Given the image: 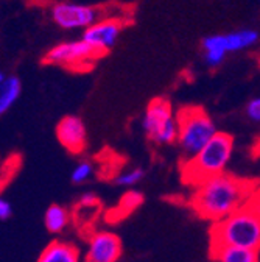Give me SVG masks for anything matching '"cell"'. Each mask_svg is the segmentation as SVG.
<instances>
[{"mask_svg": "<svg viewBox=\"0 0 260 262\" xmlns=\"http://www.w3.org/2000/svg\"><path fill=\"white\" fill-rule=\"evenodd\" d=\"M257 189L251 180L223 172L195 186L188 205L201 219L217 223L243 206Z\"/></svg>", "mask_w": 260, "mask_h": 262, "instance_id": "obj_1", "label": "cell"}, {"mask_svg": "<svg viewBox=\"0 0 260 262\" xmlns=\"http://www.w3.org/2000/svg\"><path fill=\"white\" fill-rule=\"evenodd\" d=\"M243 247L260 250V189L235 212L210 228V248Z\"/></svg>", "mask_w": 260, "mask_h": 262, "instance_id": "obj_2", "label": "cell"}, {"mask_svg": "<svg viewBox=\"0 0 260 262\" xmlns=\"http://www.w3.org/2000/svg\"><path fill=\"white\" fill-rule=\"evenodd\" d=\"M234 151V138L223 131L218 133L195 156L181 162L182 181L195 187L203 181L226 172Z\"/></svg>", "mask_w": 260, "mask_h": 262, "instance_id": "obj_3", "label": "cell"}, {"mask_svg": "<svg viewBox=\"0 0 260 262\" xmlns=\"http://www.w3.org/2000/svg\"><path fill=\"white\" fill-rule=\"evenodd\" d=\"M178 145L185 159L197 155L217 133L212 117L201 106H181L176 111Z\"/></svg>", "mask_w": 260, "mask_h": 262, "instance_id": "obj_4", "label": "cell"}, {"mask_svg": "<svg viewBox=\"0 0 260 262\" xmlns=\"http://www.w3.org/2000/svg\"><path fill=\"white\" fill-rule=\"evenodd\" d=\"M258 38V31L254 28H240L227 33L209 35L201 42L204 64L210 69H217L224 62L229 53L242 52L255 46Z\"/></svg>", "mask_w": 260, "mask_h": 262, "instance_id": "obj_5", "label": "cell"}, {"mask_svg": "<svg viewBox=\"0 0 260 262\" xmlns=\"http://www.w3.org/2000/svg\"><path fill=\"white\" fill-rule=\"evenodd\" d=\"M142 129L156 145H172L178 142L176 114H173L169 100L160 97L153 98L144 113Z\"/></svg>", "mask_w": 260, "mask_h": 262, "instance_id": "obj_6", "label": "cell"}, {"mask_svg": "<svg viewBox=\"0 0 260 262\" xmlns=\"http://www.w3.org/2000/svg\"><path fill=\"white\" fill-rule=\"evenodd\" d=\"M102 56V53L97 52L86 41L77 39L56 44L45 53L44 61L47 64L61 66V68H67L70 71H87Z\"/></svg>", "mask_w": 260, "mask_h": 262, "instance_id": "obj_7", "label": "cell"}, {"mask_svg": "<svg viewBox=\"0 0 260 262\" xmlns=\"http://www.w3.org/2000/svg\"><path fill=\"white\" fill-rule=\"evenodd\" d=\"M52 20L62 30H86L102 17V10L90 5L59 2L50 8Z\"/></svg>", "mask_w": 260, "mask_h": 262, "instance_id": "obj_8", "label": "cell"}, {"mask_svg": "<svg viewBox=\"0 0 260 262\" xmlns=\"http://www.w3.org/2000/svg\"><path fill=\"white\" fill-rule=\"evenodd\" d=\"M126 22L120 17H105L83 31L81 39L92 46L97 52L106 55L119 41Z\"/></svg>", "mask_w": 260, "mask_h": 262, "instance_id": "obj_9", "label": "cell"}, {"mask_svg": "<svg viewBox=\"0 0 260 262\" xmlns=\"http://www.w3.org/2000/svg\"><path fill=\"white\" fill-rule=\"evenodd\" d=\"M122 253V241L115 233L95 231L87 241L84 262H117Z\"/></svg>", "mask_w": 260, "mask_h": 262, "instance_id": "obj_10", "label": "cell"}, {"mask_svg": "<svg viewBox=\"0 0 260 262\" xmlns=\"http://www.w3.org/2000/svg\"><path fill=\"white\" fill-rule=\"evenodd\" d=\"M56 138L67 151L80 155L87 145V129L78 116H66L56 125Z\"/></svg>", "mask_w": 260, "mask_h": 262, "instance_id": "obj_11", "label": "cell"}, {"mask_svg": "<svg viewBox=\"0 0 260 262\" xmlns=\"http://www.w3.org/2000/svg\"><path fill=\"white\" fill-rule=\"evenodd\" d=\"M38 262H80V250L70 242L55 241L45 247Z\"/></svg>", "mask_w": 260, "mask_h": 262, "instance_id": "obj_12", "label": "cell"}, {"mask_svg": "<svg viewBox=\"0 0 260 262\" xmlns=\"http://www.w3.org/2000/svg\"><path fill=\"white\" fill-rule=\"evenodd\" d=\"M210 254L217 262H260L258 250L243 247L210 248Z\"/></svg>", "mask_w": 260, "mask_h": 262, "instance_id": "obj_13", "label": "cell"}, {"mask_svg": "<svg viewBox=\"0 0 260 262\" xmlns=\"http://www.w3.org/2000/svg\"><path fill=\"white\" fill-rule=\"evenodd\" d=\"M144 193L134 189L126 190L122 199L119 200V205L115 206V209L112 211V214L109 215V220L112 222H119L122 219H126L129 214H133L134 211H137L142 205H144Z\"/></svg>", "mask_w": 260, "mask_h": 262, "instance_id": "obj_14", "label": "cell"}, {"mask_svg": "<svg viewBox=\"0 0 260 262\" xmlns=\"http://www.w3.org/2000/svg\"><path fill=\"white\" fill-rule=\"evenodd\" d=\"M70 214L69 211L61 205H52L47 208L44 214V225L45 229L52 234H61L64 229L69 226Z\"/></svg>", "mask_w": 260, "mask_h": 262, "instance_id": "obj_15", "label": "cell"}, {"mask_svg": "<svg viewBox=\"0 0 260 262\" xmlns=\"http://www.w3.org/2000/svg\"><path fill=\"white\" fill-rule=\"evenodd\" d=\"M22 92V84L17 77H7L5 83L0 86V116L8 113L17 98L20 97Z\"/></svg>", "mask_w": 260, "mask_h": 262, "instance_id": "obj_16", "label": "cell"}, {"mask_svg": "<svg viewBox=\"0 0 260 262\" xmlns=\"http://www.w3.org/2000/svg\"><path fill=\"white\" fill-rule=\"evenodd\" d=\"M144 178H145V170L142 167H133V169H128V170L120 172L114 178V183L119 187H134Z\"/></svg>", "mask_w": 260, "mask_h": 262, "instance_id": "obj_17", "label": "cell"}, {"mask_svg": "<svg viewBox=\"0 0 260 262\" xmlns=\"http://www.w3.org/2000/svg\"><path fill=\"white\" fill-rule=\"evenodd\" d=\"M93 175V164L89 159H81L77 166L74 167L72 173H70V180L75 184H84L86 181H89Z\"/></svg>", "mask_w": 260, "mask_h": 262, "instance_id": "obj_18", "label": "cell"}, {"mask_svg": "<svg viewBox=\"0 0 260 262\" xmlns=\"http://www.w3.org/2000/svg\"><path fill=\"white\" fill-rule=\"evenodd\" d=\"M246 117L254 122V123H260V97H255L252 100H249V103L246 105Z\"/></svg>", "mask_w": 260, "mask_h": 262, "instance_id": "obj_19", "label": "cell"}, {"mask_svg": "<svg viewBox=\"0 0 260 262\" xmlns=\"http://www.w3.org/2000/svg\"><path fill=\"white\" fill-rule=\"evenodd\" d=\"M99 203H100L99 196H97L93 192H86L80 199V206H83V208H97Z\"/></svg>", "mask_w": 260, "mask_h": 262, "instance_id": "obj_20", "label": "cell"}, {"mask_svg": "<svg viewBox=\"0 0 260 262\" xmlns=\"http://www.w3.org/2000/svg\"><path fill=\"white\" fill-rule=\"evenodd\" d=\"M13 215V206L11 203L0 195V220H8Z\"/></svg>", "mask_w": 260, "mask_h": 262, "instance_id": "obj_21", "label": "cell"}, {"mask_svg": "<svg viewBox=\"0 0 260 262\" xmlns=\"http://www.w3.org/2000/svg\"><path fill=\"white\" fill-rule=\"evenodd\" d=\"M5 80H7V77H5V74L0 71V86H2L4 83H5Z\"/></svg>", "mask_w": 260, "mask_h": 262, "instance_id": "obj_22", "label": "cell"}, {"mask_svg": "<svg viewBox=\"0 0 260 262\" xmlns=\"http://www.w3.org/2000/svg\"><path fill=\"white\" fill-rule=\"evenodd\" d=\"M258 62H260V61H258Z\"/></svg>", "mask_w": 260, "mask_h": 262, "instance_id": "obj_23", "label": "cell"}]
</instances>
